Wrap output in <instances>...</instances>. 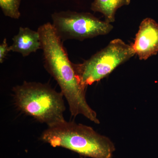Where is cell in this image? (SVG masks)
Segmentation results:
<instances>
[{
    "label": "cell",
    "instance_id": "8",
    "mask_svg": "<svg viewBox=\"0 0 158 158\" xmlns=\"http://www.w3.org/2000/svg\"><path fill=\"white\" fill-rule=\"evenodd\" d=\"M131 0H94L91 4V9L103 15L105 21L111 23L115 22L117 9L128 6Z\"/></svg>",
    "mask_w": 158,
    "mask_h": 158
},
{
    "label": "cell",
    "instance_id": "4",
    "mask_svg": "<svg viewBox=\"0 0 158 158\" xmlns=\"http://www.w3.org/2000/svg\"><path fill=\"white\" fill-rule=\"evenodd\" d=\"M135 55L131 44L117 38L83 63H73V67L80 84L86 89L88 85L107 76Z\"/></svg>",
    "mask_w": 158,
    "mask_h": 158
},
{
    "label": "cell",
    "instance_id": "5",
    "mask_svg": "<svg viewBox=\"0 0 158 158\" xmlns=\"http://www.w3.org/2000/svg\"><path fill=\"white\" fill-rule=\"evenodd\" d=\"M52 25L62 41L70 39L82 41L107 34L113 28L111 23L88 12L60 11L52 14Z\"/></svg>",
    "mask_w": 158,
    "mask_h": 158
},
{
    "label": "cell",
    "instance_id": "7",
    "mask_svg": "<svg viewBox=\"0 0 158 158\" xmlns=\"http://www.w3.org/2000/svg\"><path fill=\"white\" fill-rule=\"evenodd\" d=\"M10 50L19 53L26 57L41 49V42L38 31L28 27H20L18 33L12 38Z\"/></svg>",
    "mask_w": 158,
    "mask_h": 158
},
{
    "label": "cell",
    "instance_id": "9",
    "mask_svg": "<svg viewBox=\"0 0 158 158\" xmlns=\"http://www.w3.org/2000/svg\"><path fill=\"white\" fill-rule=\"evenodd\" d=\"M21 0H0V7L5 16L14 19L20 17V5Z\"/></svg>",
    "mask_w": 158,
    "mask_h": 158
},
{
    "label": "cell",
    "instance_id": "2",
    "mask_svg": "<svg viewBox=\"0 0 158 158\" xmlns=\"http://www.w3.org/2000/svg\"><path fill=\"white\" fill-rule=\"evenodd\" d=\"M40 140L52 147L63 148L91 158H112L116 150L110 138L90 127L65 120L48 127Z\"/></svg>",
    "mask_w": 158,
    "mask_h": 158
},
{
    "label": "cell",
    "instance_id": "6",
    "mask_svg": "<svg viewBox=\"0 0 158 158\" xmlns=\"http://www.w3.org/2000/svg\"><path fill=\"white\" fill-rule=\"evenodd\" d=\"M132 46L140 60H146L158 53V23L150 18L139 26Z\"/></svg>",
    "mask_w": 158,
    "mask_h": 158
},
{
    "label": "cell",
    "instance_id": "10",
    "mask_svg": "<svg viewBox=\"0 0 158 158\" xmlns=\"http://www.w3.org/2000/svg\"><path fill=\"white\" fill-rule=\"evenodd\" d=\"M9 52L10 46L7 44L6 38H4L0 45V63H3Z\"/></svg>",
    "mask_w": 158,
    "mask_h": 158
},
{
    "label": "cell",
    "instance_id": "1",
    "mask_svg": "<svg viewBox=\"0 0 158 158\" xmlns=\"http://www.w3.org/2000/svg\"><path fill=\"white\" fill-rule=\"evenodd\" d=\"M43 52L45 69L59 85L66 99L71 115H83L96 124H99L97 114L88 104L86 88L82 87L76 74L73 63L52 24H44L37 30Z\"/></svg>",
    "mask_w": 158,
    "mask_h": 158
},
{
    "label": "cell",
    "instance_id": "3",
    "mask_svg": "<svg viewBox=\"0 0 158 158\" xmlns=\"http://www.w3.org/2000/svg\"><path fill=\"white\" fill-rule=\"evenodd\" d=\"M13 91L16 106L26 115L48 127L65 121L64 96L49 85L24 81L14 87Z\"/></svg>",
    "mask_w": 158,
    "mask_h": 158
}]
</instances>
